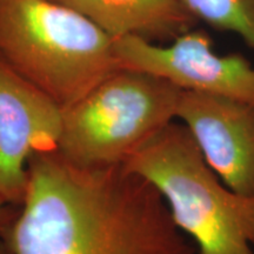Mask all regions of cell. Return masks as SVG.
<instances>
[{"label": "cell", "instance_id": "cell-1", "mask_svg": "<svg viewBox=\"0 0 254 254\" xmlns=\"http://www.w3.org/2000/svg\"><path fill=\"white\" fill-rule=\"evenodd\" d=\"M23 205L0 236L14 254H194L160 192L120 166L32 154Z\"/></svg>", "mask_w": 254, "mask_h": 254}, {"label": "cell", "instance_id": "cell-2", "mask_svg": "<svg viewBox=\"0 0 254 254\" xmlns=\"http://www.w3.org/2000/svg\"><path fill=\"white\" fill-rule=\"evenodd\" d=\"M0 58L63 111L122 68L114 39L55 0H0Z\"/></svg>", "mask_w": 254, "mask_h": 254}, {"label": "cell", "instance_id": "cell-3", "mask_svg": "<svg viewBox=\"0 0 254 254\" xmlns=\"http://www.w3.org/2000/svg\"><path fill=\"white\" fill-rule=\"evenodd\" d=\"M124 166L160 192L200 254H253L254 199L221 182L183 123L161 128Z\"/></svg>", "mask_w": 254, "mask_h": 254}, {"label": "cell", "instance_id": "cell-4", "mask_svg": "<svg viewBox=\"0 0 254 254\" xmlns=\"http://www.w3.org/2000/svg\"><path fill=\"white\" fill-rule=\"evenodd\" d=\"M182 93L152 73L117 69L63 111L57 151L78 167L124 165L177 118Z\"/></svg>", "mask_w": 254, "mask_h": 254}, {"label": "cell", "instance_id": "cell-5", "mask_svg": "<svg viewBox=\"0 0 254 254\" xmlns=\"http://www.w3.org/2000/svg\"><path fill=\"white\" fill-rule=\"evenodd\" d=\"M204 30L180 34L168 46L136 37L114 40L122 67L148 72L183 91L254 101V66L239 53L220 56Z\"/></svg>", "mask_w": 254, "mask_h": 254}, {"label": "cell", "instance_id": "cell-6", "mask_svg": "<svg viewBox=\"0 0 254 254\" xmlns=\"http://www.w3.org/2000/svg\"><path fill=\"white\" fill-rule=\"evenodd\" d=\"M63 110L0 58V199L20 207L32 154L58 147Z\"/></svg>", "mask_w": 254, "mask_h": 254}, {"label": "cell", "instance_id": "cell-7", "mask_svg": "<svg viewBox=\"0 0 254 254\" xmlns=\"http://www.w3.org/2000/svg\"><path fill=\"white\" fill-rule=\"evenodd\" d=\"M177 118L221 182L254 199V101L183 91Z\"/></svg>", "mask_w": 254, "mask_h": 254}, {"label": "cell", "instance_id": "cell-8", "mask_svg": "<svg viewBox=\"0 0 254 254\" xmlns=\"http://www.w3.org/2000/svg\"><path fill=\"white\" fill-rule=\"evenodd\" d=\"M73 8L112 39L136 37L155 43L176 39L196 19L180 0H55Z\"/></svg>", "mask_w": 254, "mask_h": 254}, {"label": "cell", "instance_id": "cell-9", "mask_svg": "<svg viewBox=\"0 0 254 254\" xmlns=\"http://www.w3.org/2000/svg\"><path fill=\"white\" fill-rule=\"evenodd\" d=\"M196 19L241 37L254 50V0H180Z\"/></svg>", "mask_w": 254, "mask_h": 254}, {"label": "cell", "instance_id": "cell-10", "mask_svg": "<svg viewBox=\"0 0 254 254\" xmlns=\"http://www.w3.org/2000/svg\"><path fill=\"white\" fill-rule=\"evenodd\" d=\"M19 207H15L13 205L6 204L0 199V236L9 227V225L13 222L17 217Z\"/></svg>", "mask_w": 254, "mask_h": 254}, {"label": "cell", "instance_id": "cell-11", "mask_svg": "<svg viewBox=\"0 0 254 254\" xmlns=\"http://www.w3.org/2000/svg\"><path fill=\"white\" fill-rule=\"evenodd\" d=\"M0 254H14L11 247L7 245V243L2 240L1 238H0Z\"/></svg>", "mask_w": 254, "mask_h": 254}]
</instances>
